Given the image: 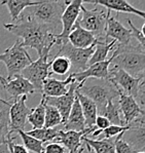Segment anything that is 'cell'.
Returning a JSON list of instances; mask_svg holds the SVG:
<instances>
[{"mask_svg": "<svg viewBox=\"0 0 145 153\" xmlns=\"http://www.w3.org/2000/svg\"><path fill=\"white\" fill-rule=\"evenodd\" d=\"M4 29L20 37L21 45L35 49L39 56L46 48L57 44L56 34L50 26L39 24L28 16L22 18L17 24H4Z\"/></svg>", "mask_w": 145, "mask_h": 153, "instance_id": "cell-1", "label": "cell"}, {"mask_svg": "<svg viewBox=\"0 0 145 153\" xmlns=\"http://www.w3.org/2000/svg\"><path fill=\"white\" fill-rule=\"evenodd\" d=\"M111 56V67L123 70L135 78L144 77L145 53L144 49L140 45L115 44Z\"/></svg>", "mask_w": 145, "mask_h": 153, "instance_id": "cell-2", "label": "cell"}, {"mask_svg": "<svg viewBox=\"0 0 145 153\" xmlns=\"http://www.w3.org/2000/svg\"><path fill=\"white\" fill-rule=\"evenodd\" d=\"M77 91L95 103L98 112L107 104L108 101L118 98V91L108 79L88 78L79 83Z\"/></svg>", "mask_w": 145, "mask_h": 153, "instance_id": "cell-3", "label": "cell"}, {"mask_svg": "<svg viewBox=\"0 0 145 153\" xmlns=\"http://www.w3.org/2000/svg\"><path fill=\"white\" fill-rule=\"evenodd\" d=\"M109 81L123 94L131 96L140 102V107L144 106V77L135 78L128 73L117 68L109 67L108 71Z\"/></svg>", "mask_w": 145, "mask_h": 153, "instance_id": "cell-4", "label": "cell"}, {"mask_svg": "<svg viewBox=\"0 0 145 153\" xmlns=\"http://www.w3.org/2000/svg\"><path fill=\"white\" fill-rule=\"evenodd\" d=\"M53 46L50 45L46 48L42 55L21 72V75L34 86L35 93H42L43 81L46 78H50L53 74L51 72V62H48V58L51 56L50 51Z\"/></svg>", "mask_w": 145, "mask_h": 153, "instance_id": "cell-5", "label": "cell"}, {"mask_svg": "<svg viewBox=\"0 0 145 153\" xmlns=\"http://www.w3.org/2000/svg\"><path fill=\"white\" fill-rule=\"evenodd\" d=\"M81 16L77 19L76 25L85 29L86 31L92 33L98 40H104L105 29H106L107 18L110 11H104V9H88L81 6Z\"/></svg>", "mask_w": 145, "mask_h": 153, "instance_id": "cell-6", "label": "cell"}, {"mask_svg": "<svg viewBox=\"0 0 145 153\" xmlns=\"http://www.w3.org/2000/svg\"><path fill=\"white\" fill-rule=\"evenodd\" d=\"M0 62L4 63L6 66L7 69L6 78H10L15 75L21 74V72L33 61L25 48L21 45V40L18 39L13 46L5 49L4 53H0Z\"/></svg>", "mask_w": 145, "mask_h": 153, "instance_id": "cell-7", "label": "cell"}, {"mask_svg": "<svg viewBox=\"0 0 145 153\" xmlns=\"http://www.w3.org/2000/svg\"><path fill=\"white\" fill-rule=\"evenodd\" d=\"M69 1H40L33 6L28 18L39 24L55 26L61 23V16Z\"/></svg>", "mask_w": 145, "mask_h": 153, "instance_id": "cell-8", "label": "cell"}, {"mask_svg": "<svg viewBox=\"0 0 145 153\" xmlns=\"http://www.w3.org/2000/svg\"><path fill=\"white\" fill-rule=\"evenodd\" d=\"M95 43L94 45L90 46L88 48L80 49L72 46L68 41L63 43L59 46V51L56 53L55 56H64L71 64V73H78L83 72L88 68V61L95 51Z\"/></svg>", "mask_w": 145, "mask_h": 153, "instance_id": "cell-9", "label": "cell"}, {"mask_svg": "<svg viewBox=\"0 0 145 153\" xmlns=\"http://www.w3.org/2000/svg\"><path fill=\"white\" fill-rule=\"evenodd\" d=\"M83 4V0H73V1H69L67 6L65 7L63 11L62 16H61V23H62V32L59 34H56V41L57 44L56 45H62L63 43L67 42V37H68L69 33L73 29L74 25L76 24V21L79 16L81 10V6Z\"/></svg>", "mask_w": 145, "mask_h": 153, "instance_id": "cell-10", "label": "cell"}, {"mask_svg": "<svg viewBox=\"0 0 145 153\" xmlns=\"http://www.w3.org/2000/svg\"><path fill=\"white\" fill-rule=\"evenodd\" d=\"M27 96L19 98L13 103H10L9 106V129L10 133L22 129L24 131L28 115L31 113L32 108H29L26 105Z\"/></svg>", "mask_w": 145, "mask_h": 153, "instance_id": "cell-11", "label": "cell"}, {"mask_svg": "<svg viewBox=\"0 0 145 153\" xmlns=\"http://www.w3.org/2000/svg\"><path fill=\"white\" fill-rule=\"evenodd\" d=\"M111 39L120 45H129L131 44L132 35L130 30L121 24L115 16H111V15H109L107 18L104 40L109 42Z\"/></svg>", "mask_w": 145, "mask_h": 153, "instance_id": "cell-12", "label": "cell"}, {"mask_svg": "<svg viewBox=\"0 0 145 153\" xmlns=\"http://www.w3.org/2000/svg\"><path fill=\"white\" fill-rule=\"evenodd\" d=\"M78 86L79 83L74 81L69 85L68 91L65 95L56 98H45L46 104L53 106L59 111L61 117H62L63 124H65L69 116V113L72 109V106L75 101V91H77Z\"/></svg>", "mask_w": 145, "mask_h": 153, "instance_id": "cell-13", "label": "cell"}, {"mask_svg": "<svg viewBox=\"0 0 145 153\" xmlns=\"http://www.w3.org/2000/svg\"><path fill=\"white\" fill-rule=\"evenodd\" d=\"M118 107H120V113L123 116V122L125 126H130L135 120L144 116V110L138 104V102L133 97L125 95L120 91L118 96Z\"/></svg>", "mask_w": 145, "mask_h": 153, "instance_id": "cell-14", "label": "cell"}, {"mask_svg": "<svg viewBox=\"0 0 145 153\" xmlns=\"http://www.w3.org/2000/svg\"><path fill=\"white\" fill-rule=\"evenodd\" d=\"M5 83L2 86L9 94L13 102L23 96L28 97L35 93L34 86L21 74L15 75L10 78H5Z\"/></svg>", "mask_w": 145, "mask_h": 153, "instance_id": "cell-15", "label": "cell"}, {"mask_svg": "<svg viewBox=\"0 0 145 153\" xmlns=\"http://www.w3.org/2000/svg\"><path fill=\"white\" fill-rule=\"evenodd\" d=\"M112 62V56L108 60L101 63H96L88 68L83 72L78 73H70L73 78V80L77 83H81L83 80L88 78H97V79H107L108 78V71L109 67Z\"/></svg>", "mask_w": 145, "mask_h": 153, "instance_id": "cell-16", "label": "cell"}, {"mask_svg": "<svg viewBox=\"0 0 145 153\" xmlns=\"http://www.w3.org/2000/svg\"><path fill=\"white\" fill-rule=\"evenodd\" d=\"M74 82L71 74L65 80H58L50 77L46 78L42 83V96L45 98H56L65 95L68 91V86Z\"/></svg>", "mask_w": 145, "mask_h": 153, "instance_id": "cell-17", "label": "cell"}, {"mask_svg": "<svg viewBox=\"0 0 145 153\" xmlns=\"http://www.w3.org/2000/svg\"><path fill=\"white\" fill-rule=\"evenodd\" d=\"M94 4V5H101L103 7L107 8V10H115L116 13H133L140 18H145V13L140 9L135 8L131 5L129 2L125 0H96V1H86L83 0V4Z\"/></svg>", "mask_w": 145, "mask_h": 153, "instance_id": "cell-18", "label": "cell"}, {"mask_svg": "<svg viewBox=\"0 0 145 153\" xmlns=\"http://www.w3.org/2000/svg\"><path fill=\"white\" fill-rule=\"evenodd\" d=\"M67 40L72 46L80 49L88 48L98 42V39H96V37L92 33L86 31L85 29L80 28L76 24L74 25L73 29L69 33Z\"/></svg>", "mask_w": 145, "mask_h": 153, "instance_id": "cell-19", "label": "cell"}, {"mask_svg": "<svg viewBox=\"0 0 145 153\" xmlns=\"http://www.w3.org/2000/svg\"><path fill=\"white\" fill-rule=\"evenodd\" d=\"M83 137H85L83 131H60V135L55 141V143L61 144L64 148L68 149V153H77L81 148Z\"/></svg>", "mask_w": 145, "mask_h": 153, "instance_id": "cell-20", "label": "cell"}, {"mask_svg": "<svg viewBox=\"0 0 145 153\" xmlns=\"http://www.w3.org/2000/svg\"><path fill=\"white\" fill-rule=\"evenodd\" d=\"M86 122L78 99L75 97V101L69 113V116L64 124V131H83L86 129Z\"/></svg>", "mask_w": 145, "mask_h": 153, "instance_id": "cell-21", "label": "cell"}, {"mask_svg": "<svg viewBox=\"0 0 145 153\" xmlns=\"http://www.w3.org/2000/svg\"><path fill=\"white\" fill-rule=\"evenodd\" d=\"M75 97L78 99L79 104L81 107V111H83V117H85V122L86 128H92L95 126V121L98 116V109L97 106L93 101L88 99L78 91H75Z\"/></svg>", "mask_w": 145, "mask_h": 153, "instance_id": "cell-22", "label": "cell"}, {"mask_svg": "<svg viewBox=\"0 0 145 153\" xmlns=\"http://www.w3.org/2000/svg\"><path fill=\"white\" fill-rule=\"evenodd\" d=\"M121 113L118 107V104H115L113 100L108 101L107 104L98 112V115L103 116L110 122L111 126H126L125 122L121 118Z\"/></svg>", "mask_w": 145, "mask_h": 153, "instance_id": "cell-23", "label": "cell"}, {"mask_svg": "<svg viewBox=\"0 0 145 153\" xmlns=\"http://www.w3.org/2000/svg\"><path fill=\"white\" fill-rule=\"evenodd\" d=\"M40 1H27V0H5L0 2V5H6L13 22L17 21L22 11L27 7H33Z\"/></svg>", "mask_w": 145, "mask_h": 153, "instance_id": "cell-24", "label": "cell"}, {"mask_svg": "<svg viewBox=\"0 0 145 153\" xmlns=\"http://www.w3.org/2000/svg\"><path fill=\"white\" fill-rule=\"evenodd\" d=\"M9 106L10 102L0 98V144L6 143L9 129Z\"/></svg>", "mask_w": 145, "mask_h": 153, "instance_id": "cell-25", "label": "cell"}, {"mask_svg": "<svg viewBox=\"0 0 145 153\" xmlns=\"http://www.w3.org/2000/svg\"><path fill=\"white\" fill-rule=\"evenodd\" d=\"M115 44L116 41L112 40V39L109 42H106L105 40H98L97 44L95 46L94 53H93L90 61H88V67L93 64H96V63H101L106 61L109 51H112V48L115 46Z\"/></svg>", "mask_w": 145, "mask_h": 153, "instance_id": "cell-26", "label": "cell"}, {"mask_svg": "<svg viewBox=\"0 0 145 153\" xmlns=\"http://www.w3.org/2000/svg\"><path fill=\"white\" fill-rule=\"evenodd\" d=\"M44 115H45V97L41 98V101L28 115L27 121L33 126V129L42 128L44 126Z\"/></svg>", "mask_w": 145, "mask_h": 153, "instance_id": "cell-27", "label": "cell"}, {"mask_svg": "<svg viewBox=\"0 0 145 153\" xmlns=\"http://www.w3.org/2000/svg\"><path fill=\"white\" fill-rule=\"evenodd\" d=\"M83 141L90 146L95 153H115L114 140L112 139L94 140L90 138H83Z\"/></svg>", "mask_w": 145, "mask_h": 153, "instance_id": "cell-28", "label": "cell"}, {"mask_svg": "<svg viewBox=\"0 0 145 153\" xmlns=\"http://www.w3.org/2000/svg\"><path fill=\"white\" fill-rule=\"evenodd\" d=\"M60 128H37L32 129L30 131H27V134L31 137H33L36 140L40 141L41 143L44 142H55L57 138L60 135Z\"/></svg>", "mask_w": 145, "mask_h": 153, "instance_id": "cell-29", "label": "cell"}, {"mask_svg": "<svg viewBox=\"0 0 145 153\" xmlns=\"http://www.w3.org/2000/svg\"><path fill=\"white\" fill-rule=\"evenodd\" d=\"M15 133H17L19 136L22 139L23 143H24V147L28 151H32L34 153H43L44 147H43V143H41L40 141L36 140L33 137L29 136L27 134V131H24L22 129H19V131H16Z\"/></svg>", "mask_w": 145, "mask_h": 153, "instance_id": "cell-30", "label": "cell"}, {"mask_svg": "<svg viewBox=\"0 0 145 153\" xmlns=\"http://www.w3.org/2000/svg\"><path fill=\"white\" fill-rule=\"evenodd\" d=\"M63 123L62 117L59 111L55 107L45 103V115H44V126L45 128H54Z\"/></svg>", "mask_w": 145, "mask_h": 153, "instance_id": "cell-31", "label": "cell"}, {"mask_svg": "<svg viewBox=\"0 0 145 153\" xmlns=\"http://www.w3.org/2000/svg\"><path fill=\"white\" fill-rule=\"evenodd\" d=\"M71 70V64L64 56H55L51 61V72L58 75H65Z\"/></svg>", "mask_w": 145, "mask_h": 153, "instance_id": "cell-32", "label": "cell"}, {"mask_svg": "<svg viewBox=\"0 0 145 153\" xmlns=\"http://www.w3.org/2000/svg\"><path fill=\"white\" fill-rule=\"evenodd\" d=\"M126 131H123L116 137L114 140V148H115V153H135L134 148L132 147L126 140H123V135Z\"/></svg>", "mask_w": 145, "mask_h": 153, "instance_id": "cell-33", "label": "cell"}, {"mask_svg": "<svg viewBox=\"0 0 145 153\" xmlns=\"http://www.w3.org/2000/svg\"><path fill=\"white\" fill-rule=\"evenodd\" d=\"M127 22L128 24L130 25V28H131V35L132 37H135L137 39V41L139 42V45L141 46L142 48L144 49L145 48V38H144V29H145V25L142 26V29L139 30L138 28H136L133 24V22L130 20V19H127Z\"/></svg>", "mask_w": 145, "mask_h": 153, "instance_id": "cell-34", "label": "cell"}, {"mask_svg": "<svg viewBox=\"0 0 145 153\" xmlns=\"http://www.w3.org/2000/svg\"><path fill=\"white\" fill-rule=\"evenodd\" d=\"M132 124L130 126H110L107 128H105L104 131H102L103 134V139H112V137L114 136H118L120 133L123 131H127L131 128H132Z\"/></svg>", "mask_w": 145, "mask_h": 153, "instance_id": "cell-35", "label": "cell"}, {"mask_svg": "<svg viewBox=\"0 0 145 153\" xmlns=\"http://www.w3.org/2000/svg\"><path fill=\"white\" fill-rule=\"evenodd\" d=\"M43 153H65V148L58 143H50L44 147Z\"/></svg>", "mask_w": 145, "mask_h": 153, "instance_id": "cell-36", "label": "cell"}, {"mask_svg": "<svg viewBox=\"0 0 145 153\" xmlns=\"http://www.w3.org/2000/svg\"><path fill=\"white\" fill-rule=\"evenodd\" d=\"M111 126L110 122L107 120L105 117L98 115L97 118H96V121H95V126L98 129H100V131H104L105 128H107L108 126Z\"/></svg>", "mask_w": 145, "mask_h": 153, "instance_id": "cell-37", "label": "cell"}, {"mask_svg": "<svg viewBox=\"0 0 145 153\" xmlns=\"http://www.w3.org/2000/svg\"><path fill=\"white\" fill-rule=\"evenodd\" d=\"M81 153H95L94 151H93V149L90 147L86 143L83 142V152Z\"/></svg>", "mask_w": 145, "mask_h": 153, "instance_id": "cell-38", "label": "cell"}, {"mask_svg": "<svg viewBox=\"0 0 145 153\" xmlns=\"http://www.w3.org/2000/svg\"><path fill=\"white\" fill-rule=\"evenodd\" d=\"M0 153H10L8 149V146L6 143H3V144H0Z\"/></svg>", "mask_w": 145, "mask_h": 153, "instance_id": "cell-39", "label": "cell"}, {"mask_svg": "<svg viewBox=\"0 0 145 153\" xmlns=\"http://www.w3.org/2000/svg\"><path fill=\"white\" fill-rule=\"evenodd\" d=\"M5 78H4V77H2L1 75H0V84H1V85H3L4 83H5Z\"/></svg>", "mask_w": 145, "mask_h": 153, "instance_id": "cell-40", "label": "cell"}, {"mask_svg": "<svg viewBox=\"0 0 145 153\" xmlns=\"http://www.w3.org/2000/svg\"><path fill=\"white\" fill-rule=\"evenodd\" d=\"M81 152H83V145H81V148H80V149H79V151L77 152V153H81Z\"/></svg>", "mask_w": 145, "mask_h": 153, "instance_id": "cell-41", "label": "cell"}, {"mask_svg": "<svg viewBox=\"0 0 145 153\" xmlns=\"http://www.w3.org/2000/svg\"><path fill=\"white\" fill-rule=\"evenodd\" d=\"M135 153H144V152H142V151H137V152H135Z\"/></svg>", "mask_w": 145, "mask_h": 153, "instance_id": "cell-42", "label": "cell"}]
</instances>
